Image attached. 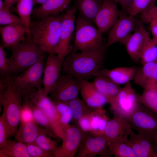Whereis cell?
<instances>
[{"instance_id":"cell-1","label":"cell","mask_w":157,"mask_h":157,"mask_svg":"<svg viewBox=\"0 0 157 157\" xmlns=\"http://www.w3.org/2000/svg\"><path fill=\"white\" fill-rule=\"evenodd\" d=\"M107 48L104 44L96 49L77 53L71 51L63 59L62 69L65 74L88 80L99 74Z\"/></svg>"},{"instance_id":"cell-2","label":"cell","mask_w":157,"mask_h":157,"mask_svg":"<svg viewBox=\"0 0 157 157\" xmlns=\"http://www.w3.org/2000/svg\"><path fill=\"white\" fill-rule=\"evenodd\" d=\"M62 14L50 16L31 22L30 35L44 53L56 54L60 40Z\"/></svg>"},{"instance_id":"cell-3","label":"cell","mask_w":157,"mask_h":157,"mask_svg":"<svg viewBox=\"0 0 157 157\" xmlns=\"http://www.w3.org/2000/svg\"><path fill=\"white\" fill-rule=\"evenodd\" d=\"M10 49L12 54L8 58L9 76L20 74L44 56V52L34 42L31 36L27 34L21 42Z\"/></svg>"},{"instance_id":"cell-4","label":"cell","mask_w":157,"mask_h":157,"mask_svg":"<svg viewBox=\"0 0 157 157\" xmlns=\"http://www.w3.org/2000/svg\"><path fill=\"white\" fill-rule=\"evenodd\" d=\"M44 57L20 74L8 77L9 83L18 96L27 97L35 90L43 88L42 77Z\"/></svg>"},{"instance_id":"cell-5","label":"cell","mask_w":157,"mask_h":157,"mask_svg":"<svg viewBox=\"0 0 157 157\" xmlns=\"http://www.w3.org/2000/svg\"><path fill=\"white\" fill-rule=\"evenodd\" d=\"M92 23L78 16L76 19L74 45L81 51L96 49L103 44V33Z\"/></svg>"},{"instance_id":"cell-6","label":"cell","mask_w":157,"mask_h":157,"mask_svg":"<svg viewBox=\"0 0 157 157\" xmlns=\"http://www.w3.org/2000/svg\"><path fill=\"white\" fill-rule=\"evenodd\" d=\"M8 80V85L0 91V105L9 128L10 136L14 135L20 122L22 99L13 89Z\"/></svg>"},{"instance_id":"cell-7","label":"cell","mask_w":157,"mask_h":157,"mask_svg":"<svg viewBox=\"0 0 157 157\" xmlns=\"http://www.w3.org/2000/svg\"><path fill=\"white\" fill-rule=\"evenodd\" d=\"M138 96L130 83L121 88L110 107L116 116L127 119L140 106Z\"/></svg>"},{"instance_id":"cell-8","label":"cell","mask_w":157,"mask_h":157,"mask_svg":"<svg viewBox=\"0 0 157 157\" xmlns=\"http://www.w3.org/2000/svg\"><path fill=\"white\" fill-rule=\"evenodd\" d=\"M141 23L134 16L120 12L118 19L109 31L107 47L117 43L125 45Z\"/></svg>"},{"instance_id":"cell-9","label":"cell","mask_w":157,"mask_h":157,"mask_svg":"<svg viewBox=\"0 0 157 157\" xmlns=\"http://www.w3.org/2000/svg\"><path fill=\"white\" fill-rule=\"evenodd\" d=\"M81 88L79 80L66 74L60 75L49 94L53 101L67 102L78 97Z\"/></svg>"},{"instance_id":"cell-10","label":"cell","mask_w":157,"mask_h":157,"mask_svg":"<svg viewBox=\"0 0 157 157\" xmlns=\"http://www.w3.org/2000/svg\"><path fill=\"white\" fill-rule=\"evenodd\" d=\"M76 10L74 6L67 9L62 14L60 40L56 54L63 59L71 51L70 43L75 30Z\"/></svg>"},{"instance_id":"cell-11","label":"cell","mask_w":157,"mask_h":157,"mask_svg":"<svg viewBox=\"0 0 157 157\" xmlns=\"http://www.w3.org/2000/svg\"><path fill=\"white\" fill-rule=\"evenodd\" d=\"M126 120L143 136L157 131V114L142 104Z\"/></svg>"},{"instance_id":"cell-12","label":"cell","mask_w":157,"mask_h":157,"mask_svg":"<svg viewBox=\"0 0 157 157\" xmlns=\"http://www.w3.org/2000/svg\"><path fill=\"white\" fill-rule=\"evenodd\" d=\"M66 134L62 145L54 152L55 157H74L77 154L86 132L80 128L69 124L64 129Z\"/></svg>"},{"instance_id":"cell-13","label":"cell","mask_w":157,"mask_h":157,"mask_svg":"<svg viewBox=\"0 0 157 157\" xmlns=\"http://www.w3.org/2000/svg\"><path fill=\"white\" fill-rule=\"evenodd\" d=\"M34 104L46 114L49 120L55 136L62 140L65 137L66 134L54 102L47 95L42 93L39 94L36 97Z\"/></svg>"},{"instance_id":"cell-14","label":"cell","mask_w":157,"mask_h":157,"mask_svg":"<svg viewBox=\"0 0 157 157\" xmlns=\"http://www.w3.org/2000/svg\"><path fill=\"white\" fill-rule=\"evenodd\" d=\"M92 135L85 133L76 154V157H93L99 154L106 156V152L110 153L107 142L104 135L92 136Z\"/></svg>"},{"instance_id":"cell-15","label":"cell","mask_w":157,"mask_h":157,"mask_svg":"<svg viewBox=\"0 0 157 157\" xmlns=\"http://www.w3.org/2000/svg\"><path fill=\"white\" fill-rule=\"evenodd\" d=\"M120 12L112 0H103L94 23L102 33L110 29L118 19Z\"/></svg>"},{"instance_id":"cell-16","label":"cell","mask_w":157,"mask_h":157,"mask_svg":"<svg viewBox=\"0 0 157 157\" xmlns=\"http://www.w3.org/2000/svg\"><path fill=\"white\" fill-rule=\"evenodd\" d=\"M64 59L56 54L49 55L44 64L42 77L43 88L46 95L58 79Z\"/></svg>"},{"instance_id":"cell-17","label":"cell","mask_w":157,"mask_h":157,"mask_svg":"<svg viewBox=\"0 0 157 157\" xmlns=\"http://www.w3.org/2000/svg\"><path fill=\"white\" fill-rule=\"evenodd\" d=\"M132 129L127 120L116 116L108 120L103 135L107 142L115 140L125 142L128 140Z\"/></svg>"},{"instance_id":"cell-18","label":"cell","mask_w":157,"mask_h":157,"mask_svg":"<svg viewBox=\"0 0 157 157\" xmlns=\"http://www.w3.org/2000/svg\"><path fill=\"white\" fill-rule=\"evenodd\" d=\"M150 38L149 34L141 23L124 45L128 53L133 61L137 62L140 60L143 49Z\"/></svg>"},{"instance_id":"cell-19","label":"cell","mask_w":157,"mask_h":157,"mask_svg":"<svg viewBox=\"0 0 157 157\" xmlns=\"http://www.w3.org/2000/svg\"><path fill=\"white\" fill-rule=\"evenodd\" d=\"M78 79L81 85L80 93L83 100L92 110L94 111L108 103L106 97L97 89L93 82Z\"/></svg>"},{"instance_id":"cell-20","label":"cell","mask_w":157,"mask_h":157,"mask_svg":"<svg viewBox=\"0 0 157 157\" xmlns=\"http://www.w3.org/2000/svg\"><path fill=\"white\" fill-rule=\"evenodd\" d=\"M125 143L135 152L137 157H157V146L145 137L132 130Z\"/></svg>"},{"instance_id":"cell-21","label":"cell","mask_w":157,"mask_h":157,"mask_svg":"<svg viewBox=\"0 0 157 157\" xmlns=\"http://www.w3.org/2000/svg\"><path fill=\"white\" fill-rule=\"evenodd\" d=\"M27 33L26 29L22 24L1 26V44L4 48L10 49L23 40Z\"/></svg>"},{"instance_id":"cell-22","label":"cell","mask_w":157,"mask_h":157,"mask_svg":"<svg viewBox=\"0 0 157 157\" xmlns=\"http://www.w3.org/2000/svg\"><path fill=\"white\" fill-rule=\"evenodd\" d=\"M133 81L144 89L157 88V61L142 64L138 69Z\"/></svg>"},{"instance_id":"cell-23","label":"cell","mask_w":157,"mask_h":157,"mask_svg":"<svg viewBox=\"0 0 157 157\" xmlns=\"http://www.w3.org/2000/svg\"><path fill=\"white\" fill-rule=\"evenodd\" d=\"M73 0H47L33 10L32 15L37 19L60 15L66 10Z\"/></svg>"},{"instance_id":"cell-24","label":"cell","mask_w":157,"mask_h":157,"mask_svg":"<svg viewBox=\"0 0 157 157\" xmlns=\"http://www.w3.org/2000/svg\"><path fill=\"white\" fill-rule=\"evenodd\" d=\"M138 69L133 66L116 67L112 69H101L100 74L106 77L116 84L125 85L133 80Z\"/></svg>"},{"instance_id":"cell-25","label":"cell","mask_w":157,"mask_h":157,"mask_svg":"<svg viewBox=\"0 0 157 157\" xmlns=\"http://www.w3.org/2000/svg\"><path fill=\"white\" fill-rule=\"evenodd\" d=\"M94 78L93 82L94 86L106 97L111 106L122 87L99 73Z\"/></svg>"},{"instance_id":"cell-26","label":"cell","mask_w":157,"mask_h":157,"mask_svg":"<svg viewBox=\"0 0 157 157\" xmlns=\"http://www.w3.org/2000/svg\"><path fill=\"white\" fill-rule=\"evenodd\" d=\"M103 2V0H76L75 7L78 11V16L94 23Z\"/></svg>"},{"instance_id":"cell-27","label":"cell","mask_w":157,"mask_h":157,"mask_svg":"<svg viewBox=\"0 0 157 157\" xmlns=\"http://www.w3.org/2000/svg\"><path fill=\"white\" fill-rule=\"evenodd\" d=\"M40 127L35 120L21 123L15 135V139L24 144L34 143L40 131Z\"/></svg>"},{"instance_id":"cell-28","label":"cell","mask_w":157,"mask_h":157,"mask_svg":"<svg viewBox=\"0 0 157 157\" xmlns=\"http://www.w3.org/2000/svg\"><path fill=\"white\" fill-rule=\"evenodd\" d=\"M0 157H30L26 144L7 139L4 146L0 149Z\"/></svg>"},{"instance_id":"cell-29","label":"cell","mask_w":157,"mask_h":157,"mask_svg":"<svg viewBox=\"0 0 157 157\" xmlns=\"http://www.w3.org/2000/svg\"><path fill=\"white\" fill-rule=\"evenodd\" d=\"M35 4L34 0H18L17 3L16 11L26 29V34L29 35L31 17Z\"/></svg>"},{"instance_id":"cell-30","label":"cell","mask_w":157,"mask_h":157,"mask_svg":"<svg viewBox=\"0 0 157 157\" xmlns=\"http://www.w3.org/2000/svg\"><path fill=\"white\" fill-rule=\"evenodd\" d=\"M105 111L100 108L94 111L91 119V134L94 136L103 135L109 120L105 114Z\"/></svg>"},{"instance_id":"cell-31","label":"cell","mask_w":157,"mask_h":157,"mask_svg":"<svg viewBox=\"0 0 157 157\" xmlns=\"http://www.w3.org/2000/svg\"><path fill=\"white\" fill-rule=\"evenodd\" d=\"M107 145L111 155L115 157H137L133 149L123 141L108 142Z\"/></svg>"},{"instance_id":"cell-32","label":"cell","mask_w":157,"mask_h":157,"mask_svg":"<svg viewBox=\"0 0 157 157\" xmlns=\"http://www.w3.org/2000/svg\"><path fill=\"white\" fill-rule=\"evenodd\" d=\"M65 102L71 110L72 119L77 122L83 116L90 115L94 112L87 105L83 100L78 97Z\"/></svg>"},{"instance_id":"cell-33","label":"cell","mask_w":157,"mask_h":157,"mask_svg":"<svg viewBox=\"0 0 157 157\" xmlns=\"http://www.w3.org/2000/svg\"><path fill=\"white\" fill-rule=\"evenodd\" d=\"M29 105L33 113L34 120L44 128L50 136L55 137L50 122L44 112L37 106L32 104L28 99H24Z\"/></svg>"},{"instance_id":"cell-34","label":"cell","mask_w":157,"mask_h":157,"mask_svg":"<svg viewBox=\"0 0 157 157\" xmlns=\"http://www.w3.org/2000/svg\"><path fill=\"white\" fill-rule=\"evenodd\" d=\"M157 0H132L126 11L128 15L135 16L147 12L155 6Z\"/></svg>"},{"instance_id":"cell-35","label":"cell","mask_w":157,"mask_h":157,"mask_svg":"<svg viewBox=\"0 0 157 157\" xmlns=\"http://www.w3.org/2000/svg\"><path fill=\"white\" fill-rule=\"evenodd\" d=\"M48 135L50 136L44 128L40 127L39 134L34 143L45 150L54 153L58 147L56 142L48 137Z\"/></svg>"},{"instance_id":"cell-36","label":"cell","mask_w":157,"mask_h":157,"mask_svg":"<svg viewBox=\"0 0 157 157\" xmlns=\"http://www.w3.org/2000/svg\"><path fill=\"white\" fill-rule=\"evenodd\" d=\"M138 99L142 105L157 114V88L144 89Z\"/></svg>"},{"instance_id":"cell-37","label":"cell","mask_w":157,"mask_h":157,"mask_svg":"<svg viewBox=\"0 0 157 157\" xmlns=\"http://www.w3.org/2000/svg\"><path fill=\"white\" fill-rule=\"evenodd\" d=\"M140 60L142 64L157 61V44L150 38L145 45L141 54Z\"/></svg>"},{"instance_id":"cell-38","label":"cell","mask_w":157,"mask_h":157,"mask_svg":"<svg viewBox=\"0 0 157 157\" xmlns=\"http://www.w3.org/2000/svg\"><path fill=\"white\" fill-rule=\"evenodd\" d=\"M53 101L60 115L61 122L64 131L65 128L68 125L69 122L72 119L71 110L65 102Z\"/></svg>"},{"instance_id":"cell-39","label":"cell","mask_w":157,"mask_h":157,"mask_svg":"<svg viewBox=\"0 0 157 157\" xmlns=\"http://www.w3.org/2000/svg\"><path fill=\"white\" fill-rule=\"evenodd\" d=\"M15 24L23 23L20 18L11 13L10 9H5L0 10L1 26Z\"/></svg>"},{"instance_id":"cell-40","label":"cell","mask_w":157,"mask_h":157,"mask_svg":"<svg viewBox=\"0 0 157 157\" xmlns=\"http://www.w3.org/2000/svg\"><path fill=\"white\" fill-rule=\"evenodd\" d=\"M25 144L30 157H55L53 152L45 150L34 143Z\"/></svg>"},{"instance_id":"cell-41","label":"cell","mask_w":157,"mask_h":157,"mask_svg":"<svg viewBox=\"0 0 157 157\" xmlns=\"http://www.w3.org/2000/svg\"><path fill=\"white\" fill-rule=\"evenodd\" d=\"M9 128L3 113L0 117V149L4 146L8 138L10 137Z\"/></svg>"},{"instance_id":"cell-42","label":"cell","mask_w":157,"mask_h":157,"mask_svg":"<svg viewBox=\"0 0 157 157\" xmlns=\"http://www.w3.org/2000/svg\"><path fill=\"white\" fill-rule=\"evenodd\" d=\"M5 48L0 44V76L7 77L9 76L8 58Z\"/></svg>"},{"instance_id":"cell-43","label":"cell","mask_w":157,"mask_h":157,"mask_svg":"<svg viewBox=\"0 0 157 157\" xmlns=\"http://www.w3.org/2000/svg\"><path fill=\"white\" fill-rule=\"evenodd\" d=\"M33 120H35L29 105L27 101L22 100L20 123Z\"/></svg>"},{"instance_id":"cell-44","label":"cell","mask_w":157,"mask_h":157,"mask_svg":"<svg viewBox=\"0 0 157 157\" xmlns=\"http://www.w3.org/2000/svg\"><path fill=\"white\" fill-rule=\"evenodd\" d=\"M142 22L149 23L153 20H157V6H155L146 13L140 15Z\"/></svg>"},{"instance_id":"cell-45","label":"cell","mask_w":157,"mask_h":157,"mask_svg":"<svg viewBox=\"0 0 157 157\" xmlns=\"http://www.w3.org/2000/svg\"><path fill=\"white\" fill-rule=\"evenodd\" d=\"M94 113V111L90 115L83 116L78 122L80 128L85 132L90 131L91 130V119Z\"/></svg>"},{"instance_id":"cell-46","label":"cell","mask_w":157,"mask_h":157,"mask_svg":"<svg viewBox=\"0 0 157 157\" xmlns=\"http://www.w3.org/2000/svg\"><path fill=\"white\" fill-rule=\"evenodd\" d=\"M149 24L153 36L152 39L157 44V20H152Z\"/></svg>"},{"instance_id":"cell-47","label":"cell","mask_w":157,"mask_h":157,"mask_svg":"<svg viewBox=\"0 0 157 157\" xmlns=\"http://www.w3.org/2000/svg\"><path fill=\"white\" fill-rule=\"evenodd\" d=\"M115 3H119L124 11H126L132 0H112Z\"/></svg>"},{"instance_id":"cell-48","label":"cell","mask_w":157,"mask_h":157,"mask_svg":"<svg viewBox=\"0 0 157 157\" xmlns=\"http://www.w3.org/2000/svg\"><path fill=\"white\" fill-rule=\"evenodd\" d=\"M144 136L149 139L157 146V131Z\"/></svg>"},{"instance_id":"cell-49","label":"cell","mask_w":157,"mask_h":157,"mask_svg":"<svg viewBox=\"0 0 157 157\" xmlns=\"http://www.w3.org/2000/svg\"><path fill=\"white\" fill-rule=\"evenodd\" d=\"M5 2L7 8L10 9L15 4L17 3L18 0H4Z\"/></svg>"},{"instance_id":"cell-50","label":"cell","mask_w":157,"mask_h":157,"mask_svg":"<svg viewBox=\"0 0 157 157\" xmlns=\"http://www.w3.org/2000/svg\"><path fill=\"white\" fill-rule=\"evenodd\" d=\"M5 9L8 8H7L5 1L4 0H0V10Z\"/></svg>"},{"instance_id":"cell-51","label":"cell","mask_w":157,"mask_h":157,"mask_svg":"<svg viewBox=\"0 0 157 157\" xmlns=\"http://www.w3.org/2000/svg\"><path fill=\"white\" fill-rule=\"evenodd\" d=\"M35 4L41 5L44 3L47 0H34Z\"/></svg>"}]
</instances>
